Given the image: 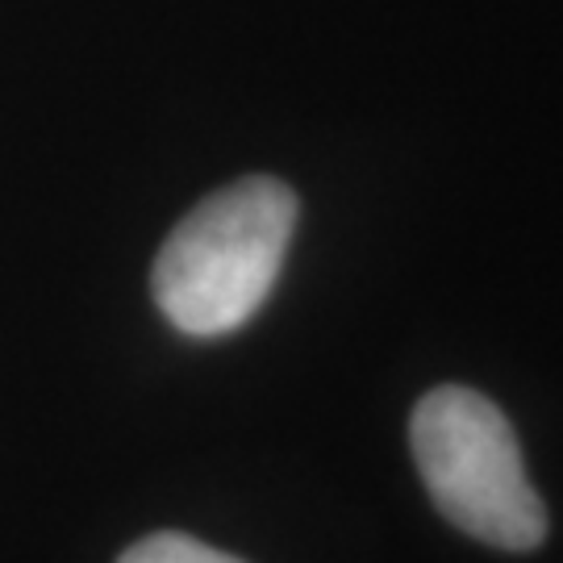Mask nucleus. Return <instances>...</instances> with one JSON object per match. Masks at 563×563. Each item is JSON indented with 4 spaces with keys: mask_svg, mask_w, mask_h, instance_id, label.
I'll list each match as a JSON object with an SVG mask.
<instances>
[{
    "mask_svg": "<svg viewBox=\"0 0 563 563\" xmlns=\"http://www.w3.org/2000/svg\"><path fill=\"white\" fill-rule=\"evenodd\" d=\"M297 230V192L246 176L205 197L163 242L151 288L180 334L218 339L255 318Z\"/></svg>",
    "mask_w": 563,
    "mask_h": 563,
    "instance_id": "nucleus-1",
    "label": "nucleus"
},
{
    "mask_svg": "<svg viewBox=\"0 0 563 563\" xmlns=\"http://www.w3.org/2000/svg\"><path fill=\"white\" fill-rule=\"evenodd\" d=\"M409 446L430 501L451 526L501 551L547 539V509L526 481L514 426L476 388H430L409 422Z\"/></svg>",
    "mask_w": 563,
    "mask_h": 563,
    "instance_id": "nucleus-2",
    "label": "nucleus"
},
{
    "mask_svg": "<svg viewBox=\"0 0 563 563\" xmlns=\"http://www.w3.org/2000/svg\"><path fill=\"white\" fill-rule=\"evenodd\" d=\"M118 563H242L234 555H225L218 547L197 543L188 534H176V530H163V534H151L134 543Z\"/></svg>",
    "mask_w": 563,
    "mask_h": 563,
    "instance_id": "nucleus-3",
    "label": "nucleus"
}]
</instances>
